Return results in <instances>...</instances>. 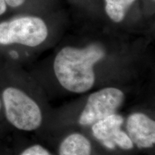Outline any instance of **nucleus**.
I'll list each match as a JSON object with an SVG mask.
<instances>
[{
    "mask_svg": "<svg viewBox=\"0 0 155 155\" xmlns=\"http://www.w3.org/2000/svg\"><path fill=\"white\" fill-rule=\"evenodd\" d=\"M19 155H52L45 147L41 144H35L25 148Z\"/></svg>",
    "mask_w": 155,
    "mask_h": 155,
    "instance_id": "1a4fd4ad",
    "label": "nucleus"
},
{
    "mask_svg": "<svg viewBox=\"0 0 155 155\" xmlns=\"http://www.w3.org/2000/svg\"><path fill=\"white\" fill-rule=\"evenodd\" d=\"M0 98L9 128L21 132L38 131L49 120L42 87L13 63L0 66Z\"/></svg>",
    "mask_w": 155,
    "mask_h": 155,
    "instance_id": "f257e3e1",
    "label": "nucleus"
},
{
    "mask_svg": "<svg viewBox=\"0 0 155 155\" xmlns=\"http://www.w3.org/2000/svg\"><path fill=\"white\" fill-rule=\"evenodd\" d=\"M127 7L125 0H106V13L115 22L123 20Z\"/></svg>",
    "mask_w": 155,
    "mask_h": 155,
    "instance_id": "6e6552de",
    "label": "nucleus"
},
{
    "mask_svg": "<svg viewBox=\"0 0 155 155\" xmlns=\"http://www.w3.org/2000/svg\"><path fill=\"white\" fill-rule=\"evenodd\" d=\"M6 128H9L6 123L5 118L3 115V110H2V104L1 98H0V135H2L5 130Z\"/></svg>",
    "mask_w": 155,
    "mask_h": 155,
    "instance_id": "9d476101",
    "label": "nucleus"
},
{
    "mask_svg": "<svg viewBox=\"0 0 155 155\" xmlns=\"http://www.w3.org/2000/svg\"><path fill=\"white\" fill-rule=\"evenodd\" d=\"M124 129L134 147L151 149L155 144V120L145 111H134L125 117Z\"/></svg>",
    "mask_w": 155,
    "mask_h": 155,
    "instance_id": "423d86ee",
    "label": "nucleus"
},
{
    "mask_svg": "<svg viewBox=\"0 0 155 155\" xmlns=\"http://www.w3.org/2000/svg\"><path fill=\"white\" fill-rule=\"evenodd\" d=\"M7 9V4L5 0H0V16L2 15Z\"/></svg>",
    "mask_w": 155,
    "mask_h": 155,
    "instance_id": "f8f14e48",
    "label": "nucleus"
},
{
    "mask_svg": "<svg viewBox=\"0 0 155 155\" xmlns=\"http://www.w3.org/2000/svg\"><path fill=\"white\" fill-rule=\"evenodd\" d=\"M63 135L58 147L59 155H92V142L86 131L68 129Z\"/></svg>",
    "mask_w": 155,
    "mask_h": 155,
    "instance_id": "0eeeda50",
    "label": "nucleus"
},
{
    "mask_svg": "<svg viewBox=\"0 0 155 155\" xmlns=\"http://www.w3.org/2000/svg\"><path fill=\"white\" fill-rule=\"evenodd\" d=\"M125 116L119 113L113 114L96 122L88 129V131L95 141L106 150L114 151L116 149L131 151L134 145L124 129Z\"/></svg>",
    "mask_w": 155,
    "mask_h": 155,
    "instance_id": "39448f33",
    "label": "nucleus"
},
{
    "mask_svg": "<svg viewBox=\"0 0 155 155\" xmlns=\"http://www.w3.org/2000/svg\"><path fill=\"white\" fill-rule=\"evenodd\" d=\"M127 93L124 86H106L87 94L73 108L64 110L53 121L68 129H88L96 122L117 113L124 105Z\"/></svg>",
    "mask_w": 155,
    "mask_h": 155,
    "instance_id": "7ed1b4c3",
    "label": "nucleus"
},
{
    "mask_svg": "<svg viewBox=\"0 0 155 155\" xmlns=\"http://www.w3.org/2000/svg\"><path fill=\"white\" fill-rule=\"evenodd\" d=\"M5 1L7 5L10 6L12 7H17L22 5L25 0H5Z\"/></svg>",
    "mask_w": 155,
    "mask_h": 155,
    "instance_id": "9b49d317",
    "label": "nucleus"
},
{
    "mask_svg": "<svg viewBox=\"0 0 155 155\" xmlns=\"http://www.w3.org/2000/svg\"><path fill=\"white\" fill-rule=\"evenodd\" d=\"M48 36L47 25L37 17H20L0 23V46L35 48Z\"/></svg>",
    "mask_w": 155,
    "mask_h": 155,
    "instance_id": "20e7f679",
    "label": "nucleus"
},
{
    "mask_svg": "<svg viewBox=\"0 0 155 155\" xmlns=\"http://www.w3.org/2000/svg\"><path fill=\"white\" fill-rule=\"evenodd\" d=\"M126 2V4H127V6H129L130 5H131L134 2V0H125Z\"/></svg>",
    "mask_w": 155,
    "mask_h": 155,
    "instance_id": "ddd939ff",
    "label": "nucleus"
},
{
    "mask_svg": "<svg viewBox=\"0 0 155 155\" xmlns=\"http://www.w3.org/2000/svg\"><path fill=\"white\" fill-rule=\"evenodd\" d=\"M106 57L105 48L100 44L92 43L84 48L65 46L54 58L51 75L59 88L68 94H87L114 85L101 68Z\"/></svg>",
    "mask_w": 155,
    "mask_h": 155,
    "instance_id": "f03ea898",
    "label": "nucleus"
}]
</instances>
